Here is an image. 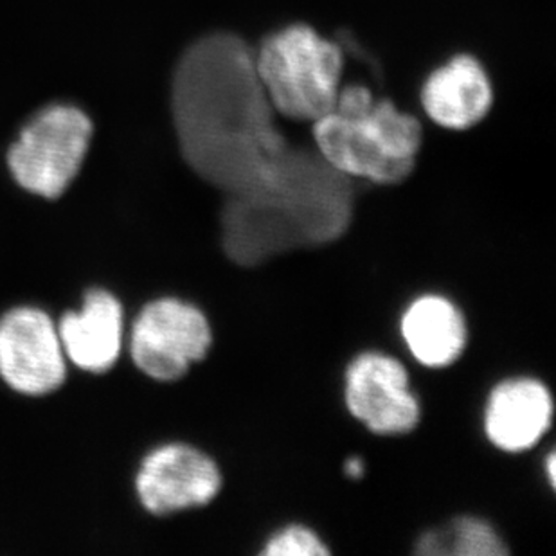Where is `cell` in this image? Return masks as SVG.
Instances as JSON below:
<instances>
[{"mask_svg":"<svg viewBox=\"0 0 556 556\" xmlns=\"http://www.w3.org/2000/svg\"><path fill=\"white\" fill-rule=\"evenodd\" d=\"M254 53L242 38L215 33L186 51L175 71L174 117L186 161L238 199L281 210L344 197V179L317 150L290 147L274 123Z\"/></svg>","mask_w":556,"mask_h":556,"instance_id":"6da1fadb","label":"cell"},{"mask_svg":"<svg viewBox=\"0 0 556 556\" xmlns=\"http://www.w3.org/2000/svg\"><path fill=\"white\" fill-rule=\"evenodd\" d=\"M315 150L348 180L396 186L409 179L424 126L391 100L375 101L364 85L341 87L336 109L312 123Z\"/></svg>","mask_w":556,"mask_h":556,"instance_id":"7a4b0ae2","label":"cell"},{"mask_svg":"<svg viewBox=\"0 0 556 556\" xmlns=\"http://www.w3.org/2000/svg\"><path fill=\"white\" fill-rule=\"evenodd\" d=\"M257 78L274 111L314 123L336 109L344 59L336 42L308 24L268 35L254 53Z\"/></svg>","mask_w":556,"mask_h":556,"instance_id":"3957f363","label":"cell"},{"mask_svg":"<svg viewBox=\"0 0 556 556\" xmlns=\"http://www.w3.org/2000/svg\"><path fill=\"white\" fill-rule=\"evenodd\" d=\"M92 137V122L81 109L51 105L22 128L8 153L18 186L43 199H59L78 175Z\"/></svg>","mask_w":556,"mask_h":556,"instance_id":"277c9868","label":"cell"},{"mask_svg":"<svg viewBox=\"0 0 556 556\" xmlns=\"http://www.w3.org/2000/svg\"><path fill=\"white\" fill-rule=\"evenodd\" d=\"M213 328L199 306L161 298L141 309L131 328L130 355L137 368L159 382H175L210 355Z\"/></svg>","mask_w":556,"mask_h":556,"instance_id":"5b68a950","label":"cell"},{"mask_svg":"<svg viewBox=\"0 0 556 556\" xmlns=\"http://www.w3.org/2000/svg\"><path fill=\"white\" fill-rule=\"evenodd\" d=\"M344 404L371 434H410L421 420V405L404 363L389 353H358L344 371Z\"/></svg>","mask_w":556,"mask_h":556,"instance_id":"8992f818","label":"cell"},{"mask_svg":"<svg viewBox=\"0 0 556 556\" xmlns=\"http://www.w3.org/2000/svg\"><path fill=\"white\" fill-rule=\"evenodd\" d=\"M224 486L220 467L207 452L188 443H166L142 459L136 490L144 509L172 515L204 508Z\"/></svg>","mask_w":556,"mask_h":556,"instance_id":"52a82bcc","label":"cell"},{"mask_svg":"<svg viewBox=\"0 0 556 556\" xmlns=\"http://www.w3.org/2000/svg\"><path fill=\"white\" fill-rule=\"evenodd\" d=\"M59 328L46 312L15 308L0 319V377L22 394L53 393L65 382Z\"/></svg>","mask_w":556,"mask_h":556,"instance_id":"ba28073f","label":"cell"},{"mask_svg":"<svg viewBox=\"0 0 556 556\" xmlns=\"http://www.w3.org/2000/svg\"><path fill=\"white\" fill-rule=\"evenodd\" d=\"M555 402L546 383L533 377H511L495 383L484 404L486 440L504 454H525L549 432Z\"/></svg>","mask_w":556,"mask_h":556,"instance_id":"9c48e42d","label":"cell"},{"mask_svg":"<svg viewBox=\"0 0 556 556\" xmlns=\"http://www.w3.org/2000/svg\"><path fill=\"white\" fill-rule=\"evenodd\" d=\"M420 100L435 125L446 130H470L489 116L494 89L489 74L472 54H457L429 74Z\"/></svg>","mask_w":556,"mask_h":556,"instance_id":"30bf717a","label":"cell"},{"mask_svg":"<svg viewBox=\"0 0 556 556\" xmlns=\"http://www.w3.org/2000/svg\"><path fill=\"white\" fill-rule=\"evenodd\" d=\"M400 336L410 357L424 368H451L467 350V317L451 298L421 294L405 306Z\"/></svg>","mask_w":556,"mask_h":556,"instance_id":"8fae6325","label":"cell"},{"mask_svg":"<svg viewBox=\"0 0 556 556\" xmlns=\"http://www.w3.org/2000/svg\"><path fill=\"white\" fill-rule=\"evenodd\" d=\"M59 328L63 353L76 368L105 372L123 350V306L105 290H90L84 308L63 315Z\"/></svg>","mask_w":556,"mask_h":556,"instance_id":"7c38bea8","label":"cell"},{"mask_svg":"<svg viewBox=\"0 0 556 556\" xmlns=\"http://www.w3.org/2000/svg\"><path fill=\"white\" fill-rule=\"evenodd\" d=\"M416 553L427 556H504L508 547L489 520L462 515L421 533Z\"/></svg>","mask_w":556,"mask_h":556,"instance_id":"4fadbf2b","label":"cell"},{"mask_svg":"<svg viewBox=\"0 0 556 556\" xmlns=\"http://www.w3.org/2000/svg\"><path fill=\"white\" fill-rule=\"evenodd\" d=\"M331 549L325 539L305 525H287L263 542V556H326Z\"/></svg>","mask_w":556,"mask_h":556,"instance_id":"5bb4252c","label":"cell"},{"mask_svg":"<svg viewBox=\"0 0 556 556\" xmlns=\"http://www.w3.org/2000/svg\"><path fill=\"white\" fill-rule=\"evenodd\" d=\"M344 472L352 479H361L364 476V463L361 457H350L344 465Z\"/></svg>","mask_w":556,"mask_h":556,"instance_id":"9a60e30c","label":"cell"},{"mask_svg":"<svg viewBox=\"0 0 556 556\" xmlns=\"http://www.w3.org/2000/svg\"><path fill=\"white\" fill-rule=\"evenodd\" d=\"M555 470H556L555 452H549V454H547L546 473H547V479H549V486H552V489H553V486H555V483H556Z\"/></svg>","mask_w":556,"mask_h":556,"instance_id":"2e32d148","label":"cell"}]
</instances>
